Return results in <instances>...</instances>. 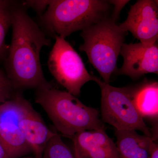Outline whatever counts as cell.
<instances>
[{
  "label": "cell",
  "mask_w": 158,
  "mask_h": 158,
  "mask_svg": "<svg viewBox=\"0 0 158 158\" xmlns=\"http://www.w3.org/2000/svg\"><path fill=\"white\" fill-rule=\"evenodd\" d=\"M94 81L101 91V113L104 121L116 130L139 131L153 138L150 130L135 106L131 88L114 87L96 77Z\"/></svg>",
  "instance_id": "obj_5"
},
{
  "label": "cell",
  "mask_w": 158,
  "mask_h": 158,
  "mask_svg": "<svg viewBox=\"0 0 158 158\" xmlns=\"http://www.w3.org/2000/svg\"><path fill=\"white\" fill-rule=\"evenodd\" d=\"M17 92L6 73L0 69V104L11 99Z\"/></svg>",
  "instance_id": "obj_16"
},
{
  "label": "cell",
  "mask_w": 158,
  "mask_h": 158,
  "mask_svg": "<svg viewBox=\"0 0 158 158\" xmlns=\"http://www.w3.org/2000/svg\"><path fill=\"white\" fill-rule=\"evenodd\" d=\"M36 90L35 102L63 136L71 139L83 131L105 129L98 110L86 106L67 91L57 89L50 82Z\"/></svg>",
  "instance_id": "obj_2"
},
{
  "label": "cell",
  "mask_w": 158,
  "mask_h": 158,
  "mask_svg": "<svg viewBox=\"0 0 158 158\" xmlns=\"http://www.w3.org/2000/svg\"><path fill=\"white\" fill-rule=\"evenodd\" d=\"M114 1L53 0L40 16L45 31L65 38L113 15Z\"/></svg>",
  "instance_id": "obj_3"
},
{
  "label": "cell",
  "mask_w": 158,
  "mask_h": 158,
  "mask_svg": "<svg viewBox=\"0 0 158 158\" xmlns=\"http://www.w3.org/2000/svg\"><path fill=\"white\" fill-rule=\"evenodd\" d=\"M56 41L48 60L50 72L55 80L75 96H79L81 89L88 82L94 81L77 52L65 38L56 36Z\"/></svg>",
  "instance_id": "obj_6"
},
{
  "label": "cell",
  "mask_w": 158,
  "mask_h": 158,
  "mask_svg": "<svg viewBox=\"0 0 158 158\" xmlns=\"http://www.w3.org/2000/svg\"><path fill=\"white\" fill-rule=\"evenodd\" d=\"M71 139L75 158H119L116 143L104 129L83 131Z\"/></svg>",
  "instance_id": "obj_11"
},
{
  "label": "cell",
  "mask_w": 158,
  "mask_h": 158,
  "mask_svg": "<svg viewBox=\"0 0 158 158\" xmlns=\"http://www.w3.org/2000/svg\"><path fill=\"white\" fill-rule=\"evenodd\" d=\"M32 158V157H24V158Z\"/></svg>",
  "instance_id": "obj_20"
},
{
  "label": "cell",
  "mask_w": 158,
  "mask_h": 158,
  "mask_svg": "<svg viewBox=\"0 0 158 158\" xmlns=\"http://www.w3.org/2000/svg\"><path fill=\"white\" fill-rule=\"evenodd\" d=\"M145 45L156 43L158 38V4L156 0H139L131 6L127 18L119 25Z\"/></svg>",
  "instance_id": "obj_8"
},
{
  "label": "cell",
  "mask_w": 158,
  "mask_h": 158,
  "mask_svg": "<svg viewBox=\"0 0 158 158\" xmlns=\"http://www.w3.org/2000/svg\"><path fill=\"white\" fill-rule=\"evenodd\" d=\"M19 125L35 158H41L47 143L56 132L51 131L30 102L21 97Z\"/></svg>",
  "instance_id": "obj_10"
},
{
  "label": "cell",
  "mask_w": 158,
  "mask_h": 158,
  "mask_svg": "<svg viewBox=\"0 0 158 158\" xmlns=\"http://www.w3.org/2000/svg\"><path fill=\"white\" fill-rule=\"evenodd\" d=\"M0 158H8L5 150L0 143Z\"/></svg>",
  "instance_id": "obj_19"
},
{
  "label": "cell",
  "mask_w": 158,
  "mask_h": 158,
  "mask_svg": "<svg viewBox=\"0 0 158 158\" xmlns=\"http://www.w3.org/2000/svg\"><path fill=\"white\" fill-rule=\"evenodd\" d=\"M117 19L113 15L85 29L81 34L84 43L79 50L85 52L103 81L108 84L116 70L118 56L127 34L117 24Z\"/></svg>",
  "instance_id": "obj_4"
},
{
  "label": "cell",
  "mask_w": 158,
  "mask_h": 158,
  "mask_svg": "<svg viewBox=\"0 0 158 158\" xmlns=\"http://www.w3.org/2000/svg\"><path fill=\"white\" fill-rule=\"evenodd\" d=\"M16 3L0 0V63L4 62L8 55L9 45L6 44V38L11 27L12 12Z\"/></svg>",
  "instance_id": "obj_14"
},
{
  "label": "cell",
  "mask_w": 158,
  "mask_h": 158,
  "mask_svg": "<svg viewBox=\"0 0 158 158\" xmlns=\"http://www.w3.org/2000/svg\"><path fill=\"white\" fill-rule=\"evenodd\" d=\"M135 106L143 118H158V83L146 82L135 89H132Z\"/></svg>",
  "instance_id": "obj_13"
},
{
  "label": "cell",
  "mask_w": 158,
  "mask_h": 158,
  "mask_svg": "<svg viewBox=\"0 0 158 158\" xmlns=\"http://www.w3.org/2000/svg\"><path fill=\"white\" fill-rule=\"evenodd\" d=\"M21 92L0 104V143L8 158H19L32 152L19 125Z\"/></svg>",
  "instance_id": "obj_7"
},
{
  "label": "cell",
  "mask_w": 158,
  "mask_h": 158,
  "mask_svg": "<svg viewBox=\"0 0 158 158\" xmlns=\"http://www.w3.org/2000/svg\"><path fill=\"white\" fill-rule=\"evenodd\" d=\"M115 135L119 158H149L150 144L153 138L133 130H116Z\"/></svg>",
  "instance_id": "obj_12"
},
{
  "label": "cell",
  "mask_w": 158,
  "mask_h": 158,
  "mask_svg": "<svg viewBox=\"0 0 158 158\" xmlns=\"http://www.w3.org/2000/svg\"><path fill=\"white\" fill-rule=\"evenodd\" d=\"M41 158H75L74 154L56 132L49 140Z\"/></svg>",
  "instance_id": "obj_15"
},
{
  "label": "cell",
  "mask_w": 158,
  "mask_h": 158,
  "mask_svg": "<svg viewBox=\"0 0 158 158\" xmlns=\"http://www.w3.org/2000/svg\"><path fill=\"white\" fill-rule=\"evenodd\" d=\"M51 2V1H25L21 4L26 8H31L34 9L40 17L45 9H47Z\"/></svg>",
  "instance_id": "obj_17"
},
{
  "label": "cell",
  "mask_w": 158,
  "mask_h": 158,
  "mask_svg": "<svg viewBox=\"0 0 158 158\" xmlns=\"http://www.w3.org/2000/svg\"><path fill=\"white\" fill-rule=\"evenodd\" d=\"M149 158H158V145L153 139H152L150 144Z\"/></svg>",
  "instance_id": "obj_18"
},
{
  "label": "cell",
  "mask_w": 158,
  "mask_h": 158,
  "mask_svg": "<svg viewBox=\"0 0 158 158\" xmlns=\"http://www.w3.org/2000/svg\"><path fill=\"white\" fill-rule=\"evenodd\" d=\"M25 7L16 2L12 12V35L5 67L7 76L17 92L35 90L48 84L44 74L40 53L51 40L27 13Z\"/></svg>",
  "instance_id": "obj_1"
},
{
  "label": "cell",
  "mask_w": 158,
  "mask_h": 158,
  "mask_svg": "<svg viewBox=\"0 0 158 158\" xmlns=\"http://www.w3.org/2000/svg\"><path fill=\"white\" fill-rule=\"evenodd\" d=\"M120 55L123 59L118 74L136 79L148 73H158L157 44L145 45L141 43L123 44Z\"/></svg>",
  "instance_id": "obj_9"
}]
</instances>
